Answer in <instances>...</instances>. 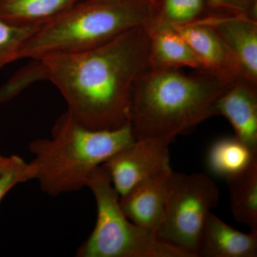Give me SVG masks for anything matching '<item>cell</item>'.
I'll use <instances>...</instances> for the list:
<instances>
[{"mask_svg":"<svg viewBox=\"0 0 257 257\" xmlns=\"http://www.w3.org/2000/svg\"><path fill=\"white\" fill-rule=\"evenodd\" d=\"M150 43L140 26L95 48L40 61L74 119L90 130H115L128 124L134 84L150 66Z\"/></svg>","mask_w":257,"mask_h":257,"instance_id":"obj_1","label":"cell"},{"mask_svg":"<svg viewBox=\"0 0 257 257\" xmlns=\"http://www.w3.org/2000/svg\"><path fill=\"white\" fill-rule=\"evenodd\" d=\"M238 79L207 69L185 74L179 68L150 66L135 81L130 96L128 124L135 140L170 145L191 133L218 116V100Z\"/></svg>","mask_w":257,"mask_h":257,"instance_id":"obj_2","label":"cell"},{"mask_svg":"<svg viewBox=\"0 0 257 257\" xmlns=\"http://www.w3.org/2000/svg\"><path fill=\"white\" fill-rule=\"evenodd\" d=\"M135 142L130 124L115 130H93L65 111L56 121L50 138L36 139L29 145L34 156L28 163L30 179H36L50 197L78 192L94 169Z\"/></svg>","mask_w":257,"mask_h":257,"instance_id":"obj_3","label":"cell"},{"mask_svg":"<svg viewBox=\"0 0 257 257\" xmlns=\"http://www.w3.org/2000/svg\"><path fill=\"white\" fill-rule=\"evenodd\" d=\"M154 7L145 0H80L43 24L24 44L19 60L95 48L138 27L151 23Z\"/></svg>","mask_w":257,"mask_h":257,"instance_id":"obj_4","label":"cell"},{"mask_svg":"<svg viewBox=\"0 0 257 257\" xmlns=\"http://www.w3.org/2000/svg\"><path fill=\"white\" fill-rule=\"evenodd\" d=\"M96 205L95 226L76 251L77 257H190L134 224L124 215L107 171L99 166L88 178Z\"/></svg>","mask_w":257,"mask_h":257,"instance_id":"obj_5","label":"cell"},{"mask_svg":"<svg viewBox=\"0 0 257 257\" xmlns=\"http://www.w3.org/2000/svg\"><path fill=\"white\" fill-rule=\"evenodd\" d=\"M219 199V189L207 175L172 171L165 216L156 231L157 237L190 257H198L208 216Z\"/></svg>","mask_w":257,"mask_h":257,"instance_id":"obj_6","label":"cell"},{"mask_svg":"<svg viewBox=\"0 0 257 257\" xmlns=\"http://www.w3.org/2000/svg\"><path fill=\"white\" fill-rule=\"evenodd\" d=\"M169 146L155 140H135L101 165L119 197L145 179L172 171Z\"/></svg>","mask_w":257,"mask_h":257,"instance_id":"obj_7","label":"cell"},{"mask_svg":"<svg viewBox=\"0 0 257 257\" xmlns=\"http://www.w3.org/2000/svg\"><path fill=\"white\" fill-rule=\"evenodd\" d=\"M196 21L211 27L219 35L237 60L243 78L257 85V19L214 13Z\"/></svg>","mask_w":257,"mask_h":257,"instance_id":"obj_8","label":"cell"},{"mask_svg":"<svg viewBox=\"0 0 257 257\" xmlns=\"http://www.w3.org/2000/svg\"><path fill=\"white\" fill-rule=\"evenodd\" d=\"M218 115L234 128L235 138L257 155V85L240 77L216 104Z\"/></svg>","mask_w":257,"mask_h":257,"instance_id":"obj_9","label":"cell"},{"mask_svg":"<svg viewBox=\"0 0 257 257\" xmlns=\"http://www.w3.org/2000/svg\"><path fill=\"white\" fill-rule=\"evenodd\" d=\"M172 172L145 179L119 197L121 210L134 224L156 234L165 218Z\"/></svg>","mask_w":257,"mask_h":257,"instance_id":"obj_10","label":"cell"},{"mask_svg":"<svg viewBox=\"0 0 257 257\" xmlns=\"http://www.w3.org/2000/svg\"><path fill=\"white\" fill-rule=\"evenodd\" d=\"M174 29L187 42L204 69L229 77H243L237 60L211 27L194 21Z\"/></svg>","mask_w":257,"mask_h":257,"instance_id":"obj_11","label":"cell"},{"mask_svg":"<svg viewBox=\"0 0 257 257\" xmlns=\"http://www.w3.org/2000/svg\"><path fill=\"white\" fill-rule=\"evenodd\" d=\"M199 256L256 257L257 231L241 232L211 212L203 231Z\"/></svg>","mask_w":257,"mask_h":257,"instance_id":"obj_12","label":"cell"},{"mask_svg":"<svg viewBox=\"0 0 257 257\" xmlns=\"http://www.w3.org/2000/svg\"><path fill=\"white\" fill-rule=\"evenodd\" d=\"M149 35L150 67L204 69L188 44L175 29H162L149 32Z\"/></svg>","mask_w":257,"mask_h":257,"instance_id":"obj_13","label":"cell"},{"mask_svg":"<svg viewBox=\"0 0 257 257\" xmlns=\"http://www.w3.org/2000/svg\"><path fill=\"white\" fill-rule=\"evenodd\" d=\"M80 0H0V19L19 26H40Z\"/></svg>","mask_w":257,"mask_h":257,"instance_id":"obj_14","label":"cell"},{"mask_svg":"<svg viewBox=\"0 0 257 257\" xmlns=\"http://www.w3.org/2000/svg\"><path fill=\"white\" fill-rule=\"evenodd\" d=\"M225 179L235 219L257 231V158L242 172Z\"/></svg>","mask_w":257,"mask_h":257,"instance_id":"obj_15","label":"cell"},{"mask_svg":"<svg viewBox=\"0 0 257 257\" xmlns=\"http://www.w3.org/2000/svg\"><path fill=\"white\" fill-rule=\"evenodd\" d=\"M256 158L257 155L234 137L214 143L209 150L207 163L214 175L226 179L242 172Z\"/></svg>","mask_w":257,"mask_h":257,"instance_id":"obj_16","label":"cell"},{"mask_svg":"<svg viewBox=\"0 0 257 257\" xmlns=\"http://www.w3.org/2000/svg\"><path fill=\"white\" fill-rule=\"evenodd\" d=\"M205 0H163L154 13L147 32L184 26L204 16Z\"/></svg>","mask_w":257,"mask_h":257,"instance_id":"obj_17","label":"cell"},{"mask_svg":"<svg viewBox=\"0 0 257 257\" xmlns=\"http://www.w3.org/2000/svg\"><path fill=\"white\" fill-rule=\"evenodd\" d=\"M40 26H19L0 19V71L19 60L24 44Z\"/></svg>","mask_w":257,"mask_h":257,"instance_id":"obj_18","label":"cell"},{"mask_svg":"<svg viewBox=\"0 0 257 257\" xmlns=\"http://www.w3.org/2000/svg\"><path fill=\"white\" fill-rule=\"evenodd\" d=\"M47 79V69L43 62L32 61L0 86V106L14 99L35 83Z\"/></svg>","mask_w":257,"mask_h":257,"instance_id":"obj_19","label":"cell"},{"mask_svg":"<svg viewBox=\"0 0 257 257\" xmlns=\"http://www.w3.org/2000/svg\"><path fill=\"white\" fill-rule=\"evenodd\" d=\"M30 180L28 163L17 157L14 163L0 175V202L15 186Z\"/></svg>","mask_w":257,"mask_h":257,"instance_id":"obj_20","label":"cell"},{"mask_svg":"<svg viewBox=\"0 0 257 257\" xmlns=\"http://www.w3.org/2000/svg\"><path fill=\"white\" fill-rule=\"evenodd\" d=\"M213 9L223 10L224 14L243 15L257 19L256 0H205Z\"/></svg>","mask_w":257,"mask_h":257,"instance_id":"obj_21","label":"cell"},{"mask_svg":"<svg viewBox=\"0 0 257 257\" xmlns=\"http://www.w3.org/2000/svg\"><path fill=\"white\" fill-rule=\"evenodd\" d=\"M17 157L18 156H15V155L11 157H5L0 155V175L14 163Z\"/></svg>","mask_w":257,"mask_h":257,"instance_id":"obj_22","label":"cell"},{"mask_svg":"<svg viewBox=\"0 0 257 257\" xmlns=\"http://www.w3.org/2000/svg\"><path fill=\"white\" fill-rule=\"evenodd\" d=\"M145 1H147V3H150V4L155 8V9L157 8L158 0H145Z\"/></svg>","mask_w":257,"mask_h":257,"instance_id":"obj_23","label":"cell"}]
</instances>
